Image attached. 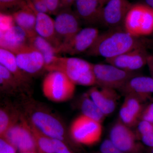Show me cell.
I'll return each mask as SVG.
<instances>
[{
  "mask_svg": "<svg viewBox=\"0 0 153 153\" xmlns=\"http://www.w3.org/2000/svg\"><path fill=\"white\" fill-rule=\"evenodd\" d=\"M143 46L144 45L140 38L131 36L123 27L110 29L100 33L93 46L85 53L89 56L104 57L105 60Z\"/></svg>",
  "mask_w": 153,
  "mask_h": 153,
  "instance_id": "obj_1",
  "label": "cell"
},
{
  "mask_svg": "<svg viewBox=\"0 0 153 153\" xmlns=\"http://www.w3.org/2000/svg\"><path fill=\"white\" fill-rule=\"evenodd\" d=\"M48 71H62L76 85L85 86L96 85L94 64L76 57L57 56L52 65L47 68Z\"/></svg>",
  "mask_w": 153,
  "mask_h": 153,
  "instance_id": "obj_2",
  "label": "cell"
},
{
  "mask_svg": "<svg viewBox=\"0 0 153 153\" xmlns=\"http://www.w3.org/2000/svg\"><path fill=\"white\" fill-rule=\"evenodd\" d=\"M124 30L140 38L153 33V10L145 4H132L127 13Z\"/></svg>",
  "mask_w": 153,
  "mask_h": 153,
  "instance_id": "obj_3",
  "label": "cell"
},
{
  "mask_svg": "<svg viewBox=\"0 0 153 153\" xmlns=\"http://www.w3.org/2000/svg\"><path fill=\"white\" fill-rule=\"evenodd\" d=\"M76 85L62 71H49L44 77L42 90L44 96L55 102H63L73 97Z\"/></svg>",
  "mask_w": 153,
  "mask_h": 153,
  "instance_id": "obj_4",
  "label": "cell"
},
{
  "mask_svg": "<svg viewBox=\"0 0 153 153\" xmlns=\"http://www.w3.org/2000/svg\"><path fill=\"white\" fill-rule=\"evenodd\" d=\"M101 123L81 115L71 124L70 134L74 141L79 144L92 146L101 139L102 134Z\"/></svg>",
  "mask_w": 153,
  "mask_h": 153,
  "instance_id": "obj_5",
  "label": "cell"
},
{
  "mask_svg": "<svg viewBox=\"0 0 153 153\" xmlns=\"http://www.w3.org/2000/svg\"><path fill=\"white\" fill-rule=\"evenodd\" d=\"M94 71L96 85L119 91L131 77L138 74L123 70L108 63L94 64Z\"/></svg>",
  "mask_w": 153,
  "mask_h": 153,
  "instance_id": "obj_6",
  "label": "cell"
},
{
  "mask_svg": "<svg viewBox=\"0 0 153 153\" xmlns=\"http://www.w3.org/2000/svg\"><path fill=\"white\" fill-rule=\"evenodd\" d=\"M108 139L116 147L127 153H144L145 147L135 131L119 120L110 129Z\"/></svg>",
  "mask_w": 153,
  "mask_h": 153,
  "instance_id": "obj_7",
  "label": "cell"
},
{
  "mask_svg": "<svg viewBox=\"0 0 153 153\" xmlns=\"http://www.w3.org/2000/svg\"><path fill=\"white\" fill-rule=\"evenodd\" d=\"M20 152L38 150L31 126L25 121L15 122L10 126L2 136Z\"/></svg>",
  "mask_w": 153,
  "mask_h": 153,
  "instance_id": "obj_8",
  "label": "cell"
},
{
  "mask_svg": "<svg viewBox=\"0 0 153 153\" xmlns=\"http://www.w3.org/2000/svg\"><path fill=\"white\" fill-rule=\"evenodd\" d=\"M99 34L95 27L82 28L73 37L62 43L56 49V53L74 55L85 53L93 46Z\"/></svg>",
  "mask_w": 153,
  "mask_h": 153,
  "instance_id": "obj_9",
  "label": "cell"
},
{
  "mask_svg": "<svg viewBox=\"0 0 153 153\" xmlns=\"http://www.w3.org/2000/svg\"><path fill=\"white\" fill-rule=\"evenodd\" d=\"M132 4L128 0H109L102 8L100 23L109 29L123 27L126 16Z\"/></svg>",
  "mask_w": 153,
  "mask_h": 153,
  "instance_id": "obj_10",
  "label": "cell"
},
{
  "mask_svg": "<svg viewBox=\"0 0 153 153\" xmlns=\"http://www.w3.org/2000/svg\"><path fill=\"white\" fill-rule=\"evenodd\" d=\"M31 125L45 135L63 141L65 128L60 120L49 112L37 110L30 116Z\"/></svg>",
  "mask_w": 153,
  "mask_h": 153,
  "instance_id": "obj_11",
  "label": "cell"
},
{
  "mask_svg": "<svg viewBox=\"0 0 153 153\" xmlns=\"http://www.w3.org/2000/svg\"><path fill=\"white\" fill-rule=\"evenodd\" d=\"M13 53L19 68L29 76L39 74L45 69L43 55L30 44L25 45Z\"/></svg>",
  "mask_w": 153,
  "mask_h": 153,
  "instance_id": "obj_12",
  "label": "cell"
},
{
  "mask_svg": "<svg viewBox=\"0 0 153 153\" xmlns=\"http://www.w3.org/2000/svg\"><path fill=\"white\" fill-rule=\"evenodd\" d=\"M54 23L56 35L61 44L82 29L80 20L71 8L61 9L56 15Z\"/></svg>",
  "mask_w": 153,
  "mask_h": 153,
  "instance_id": "obj_13",
  "label": "cell"
},
{
  "mask_svg": "<svg viewBox=\"0 0 153 153\" xmlns=\"http://www.w3.org/2000/svg\"><path fill=\"white\" fill-rule=\"evenodd\" d=\"M144 46L137 47L113 58L105 59V62L128 71L136 72L147 65L148 55Z\"/></svg>",
  "mask_w": 153,
  "mask_h": 153,
  "instance_id": "obj_14",
  "label": "cell"
},
{
  "mask_svg": "<svg viewBox=\"0 0 153 153\" xmlns=\"http://www.w3.org/2000/svg\"><path fill=\"white\" fill-rule=\"evenodd\" d=\"M122 95L136 97L143 103L153 100V79L139 74L131 77L119 90Z\"/></svg>",
  "mask_w": 153,
  "mask_h": 153,
  "instance_id": "obj_15",
  "label": "cell"
},
{
  "mask_svg": "<svg viewBox=\"0 0 153 153\" xmlns=\"http://www.w3.org/2000/svg\"><path fill=\"white\" fill-rule=\"evenodd\" d=\"M93 86L87 93L105 117L114 112L117 106L120 96L117 91L107 88Z\"/></svg>",
  "mask_w": 153,
  "mask_h": 153,
  "instance_id": "obj_16",
  "label": "cell"
},
{
  "mask_svg": "<svg viewBox=\"0 0 153 153\" xmlns=\"http://www.w3.org/2000/svg\"><path fill=\"white\" fill-rule=\"evenodd\" d=\"M145 105L144 103L136 97L125 96L120 109L118 119L131 128L135 127L140 120Z\"/></svg>",
  "mask_w": 153,
  "mask_h": 153,
  "instance_id": "obj_17",
  "label": "cell"
},
{
  "mask_svg": "<svg viewBox=\"0 0 153 153\" xmlns=\"http://www.w3.org/2000/svg\"><path fill=\"white\" fill-rule=\"evenodd\" d=\"M29 37L25 30L15 25L1 31L0 47L14 53L28 44Z\"/></svg>",
  "mask_w": 153,
  "mask_h": 153,
  "instance_id": "obj_18",
  "label": "cell"
},
{
  "mask_svg": "<svg viewBox=\"0 0 153 153\" xmlns=\"http://www.w3.org/2000/svg\"><path fill=\"white\" fill-rule=\"evenodd\" d=\"M74 13L80 21L89 25L100 23L102 6L99 0H77Z\"/></svg>",
  "mask_w": 153,
  "mask_h": 153,
  "instance_id": "obj_19",
  "label": "cell"
},
{
  "mask_svg": "<svg viewBox=\"0 0 153 153\" xmlns=\"http://www.w3.org/2000/svg\"><path fill=\"white\" fill-rule=\"evenodd\" d=\"M30 6L36 15L35 30L36 34L49 41L57 49L61 45V43L56 35L54 19H52L49 14L37 12Z\"/></svg>",
  "mask_w": 153,
  "mask_h": 153,
  "instance_id": "obj_20",
  "label": "cell"
},
{
  "mask_svg": "<svg viewBox=\"0 0 153 153\" xmlns=\"http://www.w3.org/2000/svg\"><path fill=\"white\" fill-rule=\"evenodd\" d=\"M11 16L15 24L25 30L29 38L37 34L35 30L36 13L32 8L27 3L26 0Z\"/></svg>",
  "mask_w": 153,
  "mask_h": 153,
  "instance_id": "obj_21",
  "label": "cell"
},
{
  "mask_svg": "<svg viewBox=\"0 0 153 153\" xmlns=\"http://www.w3.org/2000/svg\"><path fill=\"white\" fill-rule=\"evenodd\" d=\"M0 64L12 73L20 85H25L30 82V76L19 68L13 52L0 48Z\"/></svg>",
  "mask_w": 153,
  "mask_h": 153,
  "instance_id": "obj_22",
  "label": "cell"
},
{
  "mask_svg": "<svg viewBox=\"0 0 153 153\" xmlns=\"http://www.w3.org/2000/svg\"><path fill=\"white\" fill-rule=\"evenodd\" d=\"M28 44L37 49L43 55L46 70L52 65L57 56L56 49L49 41L37 34L29 38Z\"/></svg>",
  "mask_w": 153,
  "mask_h": 153,
  "instance_id": "obj_23",
  "label": "cell"
},
{
  "mask_svg": "<svg viewBox=\"0 0 153 153\" xmlns=\"http://www.w3.org/2000/svg\"><path fill=\"white\" fill-rule=\"evenodd\" d=\"M82 114L85 117L102 123L105 116L99 108L87 93L84 94L80 103Z\"/></svg>",
  "mask_w": 153,
  "mask_h": 153,
  "instance_id": "obj_24",
  "label": "cell"
},
{
  "mask_svg": "<svg viewBox=\"0 0 153 153\" xmlns=\"http://www.w3.org/2000/svg\"><path fill=\"white\" fill-rule=\"evenodd\" d=\"M135 128L139 140L148 149H153V123L140 120Z\"/></svg>",
  "mask_w": 153,
  "mask_h": 153,
  "instance_id": "obj_25",
  "label": "cell"
},
{
  "mask_svg": "<svg viewBox=\"0 0 153 153\" xmlns=\"http://www.w3.org/2000/svg\"><path fill=\"white\" fill-rule=\"evenodd\" d=\"M31 129L36 140L38 150L42 153H54L52 138L45 135L32 125Z\"/></svg>",
  "mask_w": 153,
  "mask_h": 153,
  "instance_id": "obj_26",
  "label": "cell"
},
{
  "mask_svg": "<svg viewBox=\"0 0 153 153\" xmlns=\"http://www.w3.org/2000/svg\"><path fill=\"white\" fill-rule=\"evenodd\" d=\"M0 84L1 88H16L20 86L13 75L5 67L0 64Z\"/></svg>",
  "mask_w": 153,
  "mask_h": 153,
  "instance_id": "obj_27",
  "label": "cell"
},
{
  "mask_svg": "<svg viewBox=\"0 0 153 153\" xmlns=\"http://www.w3.org/2000/svg\"><path fill=\"white\" fill-rule=\"evenodd\" d=\"M13 123L8 114L1 108L0 110V136H2Z\"/></svg>",
  "mask_w": 153,
  "mask_h": 153,
  "instance_id": "obj_28",
  "label": "cell"
},
{
  "mask_svg": "<svg viewBox=\"0 0 153 153\" xmlns=\"http://www.w3.org/2000/svg\"><path fill=\"white\" fill-rule=\"evenodd\" d=\"M100 153H127L119 149L114 146L108 139L101 143L100 146Z\"/></svg>",
  "mask_w": 153,
  "mask_h": 153,
  "instance_id": "obj_29",
  "label": "cell"
},
{
  "mask_svg": "<svg viewBox=\"0 0 153 153\" xmlns=\"http://www.w3.org/2000/svg\"><path fill=\"white\" fill-rule=\"evenodd\" d=\"M144 120L153 123V100L145 105L140 120Z\"/></svg>",
  "mask_w": 153,
  "mask_h": 153,
  "instance_id": "obj_30",
  "label": "cell"
},
{
  "mask_svg": "<svg viewBox=\"0 0 153 153\" xmlns=\"http://www.w3.org/2000/svg\"><path fill=\"white\" fill-rule=\"evenodd\" d=\"M26 1L37 12L49 15V11L44 0H26Z\"/></svg>",
  "mask_w": 153,
  "mask_h": 153,
  "instance_id": "obj_31",
  "label": "cell"
},
{
  "mask_svg": "<svg viewBox=\"0 0 153 153\" xmlns=\"http://www.w3.org/2000/svg\"><path fill=\"white\" fill-rule=\"evenodd\" d=\"M26 0H0V9L3 12L14 7H20Z\"/></svg>",
  "mask_w": 153,
  "mask_h": 153,
  "instance_id": "obj_32",
  "label": "cell"
},
{
  "mask_svg": "<svg viewBox=\"0 0 153 153\" xmlns=\"http://www.w3.org/2000/svg\"><path fill=\"white\" fill-rule=\"evenodd\" d=\"M49 14L56 15L61 9V0H44Z\"/></svg>",
  "mask_w": 153,
  "mask_h": 153,
  "instance_id": "obj_33",
  "label": "cell"
},
{
  "mask_svg": "<svg viewBox=\"0 0 153 153\" xmlns=\"http://www.w3.org/2000/svg\"><path fill=\"white\" fill-rule=\"evenodd\" d=\"M52 140L54 153H72L62 140L52 138Z\"/></svg>",
  "mask_w": 153,
  "mask_h": 153,
  "instance_id": "obj_34",
  "label": "cell"
},
{
  "mask_svg": "<svg viewBox=\"0 0 153 153\" xmlns=\"http://www.w3.org/2000/svg\"><path fill=\"white\" fill-rule=\"evenodd\" d=\"M17 149L4 138L0 139V153H16Z\"/></svg>",
  "mask_w": 153,
  "mask_h": 153,
  "instance_id": "obj_35",
  "label": "cell"
},
{
  "mask_svg": "<svg viewBox=\"0 0 153 153\" xmlns=\"http://www.w3.org/2000/svg\"><path fill=\"white\" fill-rule=\"evenodd\" d=\"M16 25L12 16H6L1 14V31H4Z\"/></svg>",
  "mask_w": 153,
  "mask_h": 153,
  "instance_id": "obj_36",
  "label": "cell"
},
{
  "mask_svg": "<svg viewBox=\"0 0 153 153\" xmlns=\"http://www.w3.org/2000/svg\"><path fill=\"white\" fill-rule=\"evenodd\" d=\"M76 1L77 0H61V9L71 8Z\"/></svg>",
  "mask_w": 153,
  "mask_h": 153,
  "instance_id": "obj_37",
  "label": "cell"
},
{
  "mask_svg": "<svg viewBox=\"0 0 153 153\" xmlns=\"http://www.w3.org/2000/svg\"><path fill=\"white\" fill-rule=\"evenodd\" d=\"M147 65L149 68V71L151 74V76L153 79V55H148Z\"/></svg>",
  "mask_w": 153,
  "mask_h": 153,
  "instance_id": "obj_38",
  "label": "cell"
},
{
  "mask_svg": "<svg viewBox=\"0 0 153 153\" xmlns=\"http://www.w3.org/2000/svg\"><path fill=\"white\" fill-rule=\"evenodd\" d=\"M145 4L153 10V0H145Z\"/></svg>",
  "mask_w": 153,
  "mask_h": 153,
  "instance_id": "obj_39",
  "label": "cell"
},
{
  "mask_svg": "<svg viewBox=\"0 0 153 153\" xmlns=\"http://www.w3.org/2000/svg\"><path fill=\"white\" fill-rule=\"evenodd\" d=\"M102 5L103 6L109 0H99Z\"/></svg>",
  "mask_w": 153,
  "mask_h": 153,
  "instance_id": "obj_40",
  "label": "cell"
},
{
  "mask_svg": "<svg viewBox=\"0 0 153 153\" xmlns=\"http://www.w3.org/2000/svg\"><path fill=\"white\" fill-rule=\"evenodd\" d=\"M147 153H153V149H148Z\"/></svg>",
  "mask_w": 153,
  "mask_h": 153,
  "instance_id": "obj_41",
  "label": "cell"
},
{
  "mask_svg": "<svg viewBox=\"0 0 153 153\" xmlns=\"http://www.w3.org/2000/svg\"><path fill=\"white\" fill-rule=\"evenodd\" d=\"M20 153H38L36 151H30V152H20Z\"/></svg>",
  "mask_w": 153,
  "mask_h": 153,
  "instance_id": "obj_42",
  "label": "cell"
}]
</instances>
